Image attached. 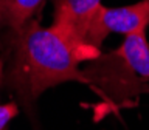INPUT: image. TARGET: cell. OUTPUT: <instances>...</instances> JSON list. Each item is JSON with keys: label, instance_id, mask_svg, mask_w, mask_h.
Instances as JSON below:
<instances>
[{"label": "cell", "instance_id": "6da1fadb", "mask_svg": "<svg viewBox=\"0 0 149 130\" xmlns=\"http://www.w3.org/2000/svg\"><path fill=\"white\" fill-rule=\"evenodd\" d=\"M9 64L2 79L23 104H31L48 88L65 82L86 84L79 51L53 26L36 19L20 30L5 32Z\"/></svg>", "mask_w": 149, "mask_h": 130}, {"label": "cell", "instance_id": "7a4b0ae2", "mask_svg": "<svg viewBox=\"0 0 149 130\" xmlns=\"http://www.w3.org/2000/svg\"><path fill=\"white\" fill-rule=\"evenodd\" d=\"M82 70L88 87L113 107L149 93V44L146 31L124 36L118 48L102 53Z\"/></svg>", "mask_w": 149, "mask_h": 130}, {"label": "cell", "instance_id": "3957f363", "mask_svg": "<svg viewBox=\"0 0 149 130\" xmlns=\"http://www.w3.org/2000/svg\"><path fill=\"white\" fill-rule=\"evenodd\" d=\"M102 6L101 0H56L51 26L56 28L79 51L82 62H90L101 54L87 44L88 31Z\"/></svg>", "mask_w": 149, "mask_h": 130}, {"label": "cell", "instance_id": "277c9868", "mask_svg": "<svg viewBox=\"0 0 149 130\" xmlns=\"http://www.w3.org/2000/svg\"><path fill=\"white\" fill-rule=\"evenodd\" d=\"M149 26V0H140L126 6H101L100 12L88 31L87 44L100 50L110 32L135 34L143 32Z\"/></svg>", "mask_w": 149, "mask_h": 130}, {"label": "cell", "instance_id": "5b68a950", "mask_svg": "<svg viewBox=\"0 0 149 130\" xmlns=\"http://www.w3.org/2000/svg\"><path fill=\"white\" fill-rule=\"evenodd\" d=\"M45 3V0H0V34L20 30Z\"/></svg>", "mask_w": 149, "mask_h": 130}, {"label": "cell", "instance_id": "8992f818", "mask_svg": "<svg viewBox=\"0 0 149 130\" xmlns=\"http://www.w3.org/2000/svg\"><path fill=\"white\" fill-rule=\"evenodd\" d=\"M19 107L16 102H8V104L0 105V130H6V125L17 116Z\"/></svg>", "mask_w": 149, "mask_h": 130}, {"label": "cell", "instance_id": "52a82bcc", "mask_svg": "<svg viewBox=\"0 0 149 130\" xmlns=\"http://www.w3.org/2000/svg\"><path fill=\"white\" fill-rule=\"evenodd\" d=\"M2 76H3V60L0 59V81H2Z\"/></svg>", "mask_w": 149, "mask_h": 130}]
</instances>
